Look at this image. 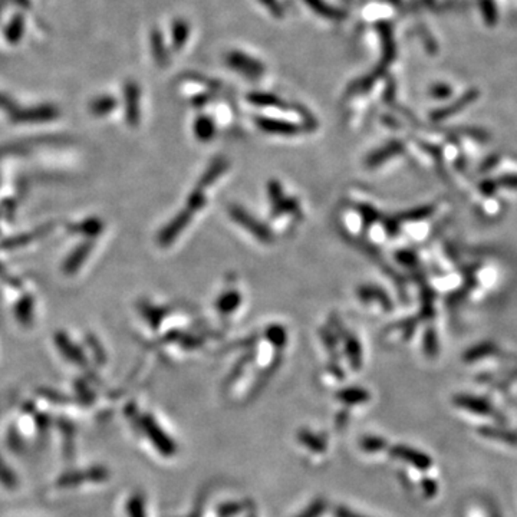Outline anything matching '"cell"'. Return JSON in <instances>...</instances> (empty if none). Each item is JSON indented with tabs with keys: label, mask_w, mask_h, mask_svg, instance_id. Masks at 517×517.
<instances>
[{
	"label": "cell",
	"mask_w": 517,
	"mask_h": 517,
	"mask_svg": "<svg viewBox=\"0 0 517 517\" xmlns=\"http://www.w3.org/2000/svg\"><path fill=\"white\" fill-rule=\"evenodd\" d=\"M125 99L130 102L139 101V91H136V86L134 84H128L125 86ZM128 114L130 117H136V105L131 104L128 106Z\"/></svg>",
	"instance_id": "cell-9"
},
{
	"label": "cell",
	"mask_w": 517,
	"mask_h": 517,
	"mask_svg": "<svg viewBox=\"0 0 517 517\" xmlns=\"http://www.w3.org/2000/svg\"><path fill=\"white\" fill-rule=\"evenodd\" d=\"M195 125H197L195 127V134H197V136H200V140L207 141V140L211 139V135H213V131H215V128H213V124H211L210 119L202 118V119L197 121Z\"/></svg>",
	"instance_id": "cell-6"
},
{
	"label": "cell",
	"mask_w": 517,
	"mask_h": 517,
	"mask_svg": "<svg viewBox=\"0 0 517 517\" xmlns=\"http://www.w3.org/2000/svg\"><path fill=\"white\" fill-rule=\"evenodd\" d=\"M114 105H115V102H114L112 98H110V97H101V98H98L93 104V106H91V108H93V111L95 114H106V112H110L114 108Z\"/></svg>",
	"instance_id": "cell-8"
},
{
	"label": "cell",
	"mask_w": 517,
	"mask_h": 517,
	"mask_svg": "<svg viewBox=\"0 0 517 517\" xmlns=\"http://www.w3.org/2000/svg\"><path fill=\"white\" fill-rule=\"evenodd\" d=\"M8 104H9L8 98L5 95L0 94V106H2V108H5V106H8Z\"/></svg>",
	"instance_id": "cell-12"
},
{
	"label": "cell",
	"mask_w": 517,
	"mask_h": 517,
	"mask_svg": "<svg viewBox=\"0 0 517 517\" xmlns=\"http://www.w3.org/2000/svg\"><path fill=\"white\" fill-rule=\"evenodd\" d=\"M229 62L240 72H243L245 75H250V77H257V75H261L262 72V67L258 65L256 60H252L249 59L248 56L245 55H240V53H235L232 55Z\"/></svg>",
	"instance_id": "cell-1"
},
{
	"label": "cell",
	"mask_w": 517,
	"mask_h": 517,
	"mask_svg": "<svg viewBox=\"0 0 517 517\" xmlns=\"http://www.w3.org/2000/svg\"><path fill=\"white\" fill-rule=\"evenodd\" d=\"M154 45H156V49H154V53L157 56V59H164V49H163V40L160 42V36L158 34H154Z\"/></svg>",
	"instance_id": "cell-11"
},
{
	"label": "cell",
	"mask_w": 517,
	"mask_h": 517,
	"mask_svg": "<svg viewBox=\"0 0 517 517\" xmlns=\"http://www.w3.org/2000/svg\"><path fill=\"white\" fill-rule=\"evenodd\" d=\"M479 433L485 437V438H492L501 441V443H507V444H517V433L506 430V429H498V427H483L479 430Z\"/></svg>",
	"instance_id": "cell-3"
},
{
	"label": "cell",
	"mask_w": 517,
	"mask_h": 517,
	"mask_svg": "<svg viewBox=\"0 0 517 517\" xmlns=\"http://www.w3.org/2000/svg\"><path fill=\"white\" fill-rule=\"evenodd\" d=\"M305 2L319 14H322V16L325 18H335L337 16V12L335 9H330L326 3H324L322 0H305Z\"/></svg>",
	"instance_id": "cell-7"
},
{
	"label": "cell",
	"mask_w": 517,
	"mask_h": 517,
	"mask_svg": "<svg viewBox=\"0 0 517 517\" xmlns=\"http://www.w3.org/2000/svg\"><path fill=\"white\" fill-rule=\"evenodd\" d=\"M257 124L263 131L272 132V134H295L298 132V128L291 123H283L279 119H269V118H261L257 119Z\"/></svg>",
	"instance_id": "cell-2"
},
{
	"label": "cell",
	"mask_w": 517,
	"mask_h": 517,
	"mask_svg": "<svg viewBox=\"0 0 517 517\" xmlns=\"http://www.w3.org/2000/svg\"><path fill=\"white\" fill-rule=\"evenodd\" d=\"M23 30H25V19L18 14V16H14L10 21V23L6 29L8 40L9 42H18L23 35Z\"/></svg>",
	"instance_id": "cell-5"
},
{
	"label": "cell",
	"mask_w": 517,
	"mask_h": 517,
	"mask_svg": "<svg viewBox=\"0 0 517 517\" xmlns=\"http://www.w3.org/2000/svg\"><path fill=\"white\" fill-rule=\"evenodd\" d=\"M173 32L176 34V35H174V45H176V48H180V45L184 43L186 39H187V35H189L187 26H186L184 23H182V22H177V23L174 25Z\"/></svg>",
	"instance_id": "cell-10"
},
{
	"label": "cell",
	"mask_w": 517,
	"mask_h": 517,
	"mask_svg": "<svg viewBox=\"0 0 517 517\" xmlns=\"http://www.w3.org/2000/svg\"><path fill=\"white\" fill-rule=\"evenodd\" d=\"M457 404L460 407L468 409V411H473V413H477V414H481V416H489V414L493 413L492 407L488 402L473 398V397H459Z\"/></svg>",
	"instance_id": "cell-4"
}]
</instances>
